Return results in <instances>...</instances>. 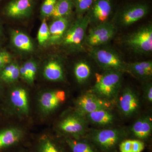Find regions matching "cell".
Returning a JSON list of instances; mask_svg holds the SVG:
<instances>
[{
    "label": "cell",
    "instance_id": "29",
    "mask_svg": "<svg viewBox=\"0 0 152 152\" xmlns=\"http://www.w3.org/2000/svg\"><path fill=\"white\" fill-rule=\"evenodd\" d=\"M50 37L49 26L46 19L44 18L42 22L37 34V40L39 44L44 46L48 44Z\"/></svg>",
    "mask_w": 152,
    "mask_h": 152
},
{
    "label": "cell",
    "instance_id": "34",
    "mask_svg": "<svg viewBox=\"0 0 152 152\" xmlns=\"http://www.w3.org/2000/svg\"><path fill=\"white\" fill-rule=\"evenodd\" d=\"M55 94L59 102H64L66 100V94L63 91H58L55 92Z\"/></svg>",
    "mask_w": 152,
    "mask_h": 152
},
{
    "label": "cell",
    "instance_id": "26",
    "mask_svg": "<svg viewBox=\"0 0 152 152\" xmlns=\"http://www.w3.org/2000/svg\"><path fill=\"white\" fill-rule=\"evenodd\" d=\"M37 72V65L34 61H29L20 68V75L28 83H32Z\"/></svg>",
    "mask_w": 152,
    "mask_h": 152
},
{
    "label": "cell",
    "instance_id": "38",
    "mask_svg": "<svg viewBox=\"0 0 152 152\" xmlns=\"http://www.w3.org/2000/svg\"><path fill=\"white\" fill-rule=\"evenodd\" d=\"M3 1V0H0V3L2 1Z\"/></svg>",
    "mask_w": 152,
    "mask_h": 152
},
{
    "label": "cell",
    "instance_id": "31",
    "mask_svg": "<svg viewBox=\"0 0 152 152\" xmlns=\"http://www.w3.org/2000/svg\"><path fill=\"white\" fill-rule=\"evenodd\" d=\"M12 57L6 49L0 48V71L12 62Z\"/></svg>",
    "mask_w": 152,
    "mask_h": 152
},
{
    "label": "cell",
    "instance_id": "20",
    "mask_svg": "<svg viewBox=\"0 0 152 152\" xmlns=\"http://www.w3.org/2000/svg\"><path fill=\"white\" fill-rule=\"evenodd\" d=\"M21 132L16 129H10L0 132V149L12 145L20 140Z\"/></svg>",
    "mask_w": 152,
    "mask_h": 152
},
{
    "label": "cell",
    "instance_id": "15",
    "mask_svg": "<svg viewBox=\"0 0 152 152\" xmlns=\"http://www.w3.org/2000/svg\"><path fill=\"white\" fill-rule=\"evenodd\" d=\"M131 131L138 140L142 141L147 140L151 135V118L147 116L140 118L132 125Z\"/></svg>",
    "mask_w": 152,
    "mask_h": 152
},
{
    "label": "cell",
    "instance_id": "1",
    "mask_svg": "<svg viewBox=\"0 0 152 152\" xmlns=\"http://www.w3.org/2000/svg\"><path fill=\"white\" fill-rule=\"evenodd\" d=\"M123 73L116 71H104L95 74L96 82L91 92L102 99L113 102L119 94Z\"/></svg>",
    "mask_w": 152,
    "mask_h": 152
},
{
    "label": "cell",
    "instance_id": "35",
    "mask_svg": "<svg viewBox=\"0 0 152 152\" xmlns=\"http://www.w3.org/2000/svg\"><path fill=\"white\" fill-rule=\"evenodd\" d=\"M2 23V20L0 16V48L2 47L4 39V28Z\"/></svg>",
    "mask_w": 152,
    "mask_h": 152
},
{
    "label": "cell",
    "instance_id": "16",
    "mask_svg": "<svg viewBox=\"0 0 152 152\" xmlns=\"http://www.w3.org/2000/svg\"><path fill=\"white\" fill-rule=\"evenodd\" d=\"M11 43L16 48L25 53L34 50L32 41L26 34L18 31H12L10 33Z\"/></svg>",
    "mask_w": 152,
    "mask_h": 152
},
{
    "label": "cell",
    "instance_id": "7",
    "mask_svg": "<svg viewBox=\"0 0 152 152\" xmlns=\"http://www.w3.org/2000/svg\"><path fill=\"white\" fill-rule=\"evenodd\" d=\"M116 30L115 24L110 21L93 26L86 34L85 45L90 48L104 45L113 39Z\"/></svg>",
    "mask_w": 152,
    "mask_h": 152
},
{
    "label": "cell",
    "instance_id": "27",
    "mask_svg": "<svg viewBox=\"0 0 152 152\" xmlns=\"http://www.w3.org/2000/svg\"><path fill=\"white\" fill-rule=\"evenodd\" d=\"M40 102L43 110L48 112L56 109L60 103L53 92L44 93L41 96Z\"/></svg>",
    "mask_w": 152,
    "mask_h": 152
},
{
    "label": "cell",
    "instance_id": "14",
    "mask_svg": "<svg viewBox=\"0 0 152 152\" xmlns=\"http://www.w3.org/2000/svg\"><path fill=\"white\" fill-rule=\"evenodd\" d=\"M127 72L135 77L144 81H148L152 77V61L135 62L127 64Z\"/></svg>",
    "mask_w": 152,
    "mask_h": 152
},
{
    "label": "cell",
    "instance_id": "21",
    "mask_svg": "<svg viewBox=\"0 0 152 152\" xmlns=\"http://www.w3.org/2000/svg\"><path fill=\"white\" fill-rule=\"evenodd\" d=\"M20 75V67L12 62L0 71V81L3 83H13L18 80Z\"/></svg>",
    "mask_w": 152,
    "mask_h": 152
},
{
    "label": "cell",
    "instance_id": "28",
    "mask_svg": "<svg viewBox=\"0 0 152 152\" xmlns=\"http://www.w3.org/2000/svg\"><path fill=\"white\" fill-rule=\"evenodd\" d=\"M96 0H73L76 12L80 17L83 16L91 8Z\"/></svg>",
    "mask_w": 152,
    "mask_h": 152
},
{
    "label": "cell",
    "instance_id": "11",
    "mask_svg": "<svg viewBox=\"0 0 152 152\" xmlns=\"http://www.w3.org/2000/svg\"><path fill=\"white\" fill-rule=\"evenodd\" d=\"M117 98L118 107L125 116H131L137 111L140 107V100L134 90L129 88H125Z\"/></svg>",
    "mask_w": 152,
    "mask_h": 152
},
{
    "label": "cell",
    "instance_id": "24",
    "mask_svg": "<svg viewBox=\"0 0 152 152\" xmlns=\"http://www.w3.org/2000/svg\"><path fill=\"white\" fill-rule=\"evenodd\" d=\"M67 142L72 152H97L95 146L88 141L69 139Z\"/></svg>",
    "mask_w": 152,
    "mask_h": 152
},
{
    "label": "cell",
    "instance_id": "12",
    "mask_svg": "<svg viewBox=\"0 0 152 152\" xmlns=\"http://www.w3.org/2000/svg\"><path fill=\"white\" fill-rule=\"evenodd\" d=\"M87 121L84 116L77 113L76 115H70L64 119L60 124V128L64 132L79 137L86 133Z\"/></svg>",
    "mask_w": 152,
    "mask_h": 152
},
{
    "label": "cell",
    "instance_id": "8",
    "mask_svg": "<svg viewBox=\"0 0 152 152\" xmlns=\"http://www.w3.org/2000/svg\"><path fill=\"white\" fill-rule=\"evenodd\" d=\"M77 113L85 116L87 114L102 109L111 110L113 102L98 96L92 92H87L79 98L77 103Z\"/></svg>",
    "mask_w": 152,
    "mask_h": 152
},
{
    "label": "cell",
    "instance_id": "3",
    "mask_svg": "<svg viewBox=\"0 0 152 152\" xmlns=\"http://www.w3.org/2000/svg\"><path fill=\"white\" fill-rule=\"evenodd\" d=\"M90 20L87 14L79 17L68 28L61 44L71 50L80 51L83 48L87 28Z\"/></svg>",
    "mask_w": 152,
    "mask_h": 152
},
{
    "label": "cell",
    "instance_id": "6",
    "mask_svg": "<svg viewBox=\"0 0 152 152\" xmlns=\"http://www.w3.org/2000/svg\"><path fill=\"white\" fill-rule=\"evenodd\" d=\"M149 6L144 2H137L124 6L117 12L115 17L116 23L126 27L139 21L148 13Z\"/></svg>",
    "mask_w": 152,
    "mask_h": 152
},
{
    "label": "cell",
    "instance_id": "13",
    "mask_svg": "<svg viewBox=\"0 0 152 152\" xmlns=\"http://www.w3.org/2000/svg\"><path fill=\"white\" fill-rule=\"evenodd\" d=\"M68 18L55 19L49 26L50 37L48 45H54L61 44L69 28Z\"/></svg>",
    "mask_w": 152,
    "mask_h": 152
},
{
    "label": "cell",
    "instance_id": "22",
    "mask_svg": "<svg viewBox=\"0 0 152 152\" xmlns=\"http://www.w3.org/2000/svg\"><path fill=\"white\" fill-rule=\"evenodd\" d=\"M74 6L73 0H58L51 17L54 19L68 18Z\"/></svg>",
    "mask_w": 152,
    "mask_h": 152
},
{
    "label": "cell",
    "instance_id": "2",
    "mask_svg": "<svg viewBox=\"0 0 152 152\" xmlns=\"http://www.w3.org/2000/svg\"><path fill=\"white\" fill-rule=\"evenodd\" d=\"M89 54L99 66L104 71L127 72V64L119 54L113 49L103 46L91 48Z\"/></svg>",
    "mask_w": 152,
    "mask_h": 152
},
{
    "label": "cell",
    "instance_id": "25",
    "mask_svg": "<svg viewBox=\"0 0 152 152\" xmlns=\"http://www.w3.org/2000/svg\"><path fill=\"white\" fill-rule=\"evenodd\" d=\"M145 148L144 142L138 139L124 140L119 145L120 152H142Z\"/></svg>",
    "mask_w": 152,
    "mask_h": 152
},
{
    "label": "cell",
    "instance_id": "23",
    "mask_svg": "<svg viewBox=\"0 0 152 152\" xmlns=\"http://www.w3.org/2000/svg\"><path fill=\"white\" fill-rule=\"evenodd\" d=\"M91 68L85 61H80L76 64L74 68V73L76 80L79 83H84L90 77L91 75Z\"/></svg>",
    "mask_w": 152,
    "mask_h": 152
},
{
    "label": "cell",
    "instance_id": "33",
    "mask_svg": "<svg viewBox=\"0 0 152 152\" xmlns=\"http://www.w3.org/2000/svg\"><path fill=\"white\" fill-rule=\"evenodd\" d=\"M40 152H61L51 142L46 141L42 145Z\"/></svg>",
    "mask_w": 152,
    "mask_h": 152
},
{
    "label": "cell",
    "instance_id": "19",
    "mask_svg": "<svg viewBox=\"0 0 152 152\" xmlns=\"http://www.w3.org/2000/svg\"><path fill=\"white\" fill-rule=\"evenodd\" d=\"M11 101L17 108L25 113H27L28 112L27 95L24 89L18 88L13 90L11 94Z\"/></svg>",
    "mask_w": 152,
    "mask_h": 152
},
{
    "label": "cell",
    "instance_id": "37",
    "mask_svg": "<svg viewBox=\"0 0 152 152\" xmlns=\"http://www.w3.org/2000/svg\"><path fill=\"white\" fill-rule=\"evenodd\" d=\"M1 82H2L1 81H0V90H1Z\"/></svg>",
    "mask_w": 152,
    "mask_h": 152
},
{
    "label": "cell",
    "instance_id": "5",
    "mask_svg": "<svg viewBox=\"0 0 152 152\" xmlns=\"http://www.w3.org/2000/svg\"><path fill=\"white\" fill-rule=\"evenodd\" d=\"M125 45L134 53L148 54L152 52V26L145 25L128 35L124 39Z\"/></svg>",
    "mask_w": 152,
    "mask_h": 152
},
{
    "label": "cell",
    "instance_id": "18",
    "mask_svg": "<svg viewBox=\"0 0 152 152\" xmlns=\"http://www.w3.org/2000/svg\"><path fill=\"white\" fill-rule=\"evenodd\" d=\"M44 75L46 78L52 81L62 80L64 71L61 63L57 60L50 61L45 66Z\"/></svg>",
    "mask_w": 152,
    "mask_h": 152
},
{
    "label": "cell",
    "instance_id": "36",
    "mask_svg": "<svg viewBox=\"0 0 152 152\" xmlns=\"http://www.w3.org/2000/svg\"><path fill=\"white\" fill-rule=\"evenodd\" d=\"M107 152H115L114 151H110Z\"/></svg>",
    "mask_w": 152,
    "mask_h": 152
},
{
    "label": "cell",
    "instance_id": "4",
    "mask_svg": "<svg viewBox=\"0 0 152 152\" xmlns=\"http://www.w3.org/2000/svg\"><path fill=\"white\" fill-rule=\"evenodd\" d=\"M126 134L124 130L118 129L95 130L89 136L96 148L103 152L113 151L123 140Z\"/></svg>",
    "mask_w": 152,
    "mask_h": 152
},
{
    "label": "cell",
    "instance_id": "10",
    "mask_svg": "<svg viewBox=\"0 0 152 152\" xmlns=\"http://www.w3.org/2000/svg\"><path fill=\"white\" fill-rule=\"evenodd\" d=\"M112 11L111 0H96L87 12L90 24L94 26L109 21Z\"/></svg>",
    "mask_w": 152,
    "mask_h": 152
},
{
    "label": "cell",
    "instance_id": "32",
    "mask_svg": "<svg viewBox=\"0 0 152 152\" xmlns=\"http://www.w3.org/2000/svg\"><path fill=\"white\" fill-rule=\"evenodd\" d=\"M144 98L147 102L149 103L152 102V85L151 82H146L143 87Z\"/></svg>",
    "mask_w": 152,
    "mask_h": 152
},
{
    "label": "cell",
    "instance_id": "9",
    "mask_svg": "<svg viewBox=\"0 0 152 152\" xmlns=\"http://www.w3.org/2000/svg\"><path fill=\"white\" fill-rule=\"evenodd\" d=\"M34 6V0H11L3 7L0 16L9 18H25L31 15Z\"/></svg>",
    "mask_w": 152,
    "mask_h": 152
},
{
    "label": "cell",
    "instance_id": "30",
    "mask_svg": "<svg viewBox=\"0 0 152 152\" xmlns=\"http://www.w3.org/2000/svg\"><path fill=\"white\" fill-rule=\"evenodd\" d=\"M58 0H45L41 6L40 14L43 18L51 17Z\"/></svg>",
    "mask_w": 152,
    "mask_h": 152
},
{
    "label": "cell",
    "instance_id": "17",
    "mask_svg": "<svg viewBox=\"0 0 152 152\" xmlns=\"http://www.w3.org/2000/svg\"><path fill=\"white\" fill-rule=\"evenodd\" d=\"M87 121L99 126L111 124L115 120V115L109 109H102L87 114L85 116Z\"/></svg>",
    "mask_w": 152,
    "mask_h": 152
}]
</instances>
